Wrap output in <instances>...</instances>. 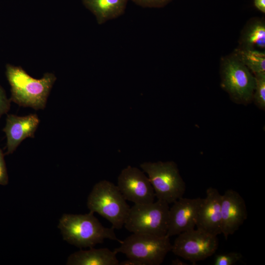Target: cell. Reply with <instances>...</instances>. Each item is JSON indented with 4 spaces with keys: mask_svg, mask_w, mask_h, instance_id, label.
<instances>
[{
    "mask_svg": "<svg viewBox=\"0 0 265 265\" xmlns=\"http://www.w3.org/2000/svg\"><path fill=\"white\" fill-rule=\"evenodd\" d=\"M5 75L11 87V102L35 110L45 108L51 90L56 78L45 73L40 79L30 76L22 68L6 65Z\"/></svg>",
    "mask_w": 265,
    "mask_h": 265,
    "instance_id": "cell-1",
    "label": "cell"
},
{
    "mask_svg": "<svg viewBox=\"0 0 265 265\" xmlns=\"http://www.w3.org/2000/svg\"><path fill=\"white\" fill-rule=\"evenodd\" d=\"M58 227L64 240L79 248L93 247L105 239L120 243L122 241L117 238L113 227L103 226L91 212L84 214H64Z\"/></svg>",
    "mask_w": 265,
    "mask_h": 265,
    "instance_id": "cell-2",
    "label": "cell"
},
{
    "mask_svg": "<svg viewBox=\"0 0 265 265\" xmlns=\"http://www.w3.org/2000/svg\"><path fill=\"white\" fill-rule=\"evenodd\" d=\"M87 206L108 221L114 229L124 225L130 207L117 186L107 180L96 184L88 195Z\"/></svg>",
    "mask_w": 265,
    "mask_h": 265,
    "instance_id": "cell-3",
    "label": "cell"
},
{
    "mask_svg": "<svg viewBox=\"0 0 265 265\" xmlns=\"http://www.w3.org/2000/svg\"><path fill=\"white\" fill-rule=\"evenodd\" d=\"M220 74L221 85L233 101L247 104L253 100L254 75L235 52L221 59Z\"/></svg>",
    "mask_w": 265,
    "mask_h": 265,
    "instance_id": "cell-4",
    "label": "cell"
},
{
    "mask_svg": "<svg viewBox=\"0 0 265 265\" xmlns=\"http://www.w3.org/2000/svg\"><path fill=\"white\" fill-rule=\"evenodd\" d=\"M169 210V204L159 200L148 204H134L129 210L124 226L132 233L166 236Z\"/></svg>",
    "mask_w": 265,
    "mask_h": 265,
    "instance_id": "cell-5",
    "label": "cell"
},
{
    "mask_svg": "<svg viewBox=\"0 0 265 265\" xmlns=\"http://www.w3.org/2000/svg\"><path fill=\"white\" fill-rule=\"evenodd\" d=\"M120 246L114 249L117 254H124L128 258L141 262L143 265L161 264L171 251L170 237L147 234H135L122 240Z\"/></svg>",
    "mask_w": 265,
    "mask_h": 265,
    "instance_id": "cell-6",
    "label": "cell"
},
{
    "mask_svg": "<svg viewBox=\"0 0 265 265\" xmlns=\"http://www.w3.org/2000/svg\"><path fill=\"white\" fill-rule=\"evenodd\" d=\"M140 166L148 174L158 200L170 204L183 197L185 183L174 162H146Z\"/></svg>",
    "mask_w": 265,
    "mask_h": 265,
    "instance_id": "cell-7",
    "label": "cell"
},
{
    "mask_svg": "<svg viewBox=\"0 0 265 265\" xmlns=\"http://www.w3.org/2000/svg\"><path fill=\"white\" fill-rule=\"evenodd\" d=\"M177 236L171 251L193 265L212 256L218 248L217 236L197 228Z\"/></svg>",
    "mask_w": 265,
    "mask_h": 265,
    "instance_id": "cell-8",
    "label": "cell"
},
{
    "mask_svg": "<svg viewBox=\"0 0 265 265\" xmlns=\"http://www.w3.org/2000/svg\"><path fill=\"white\" fill-rule=\"evenodd\" d=\"M117 186L125 199L134 204L154 202L155 194L149 179L137 168L128 166L123 169L118 177Z\"/></svg>",
    "mask_w": 265,
    "mask_h": 265,
    "instance_id": "cell-9",
    "label": "cell"
},
{
    "mask_svg": "<svg viewBox=\"0 0 265 265\" xmlns=\"http://www.w3.org/2000/svg\"><path fill=\"white\" fill-rule=\"evenodd\" d=\"M203 198L182 197L169 208L166 235L177 236L181 233L195 229L199 209Z\"/></svg>",
    "mask_w": 265,
    "mask_h": 265,
    "instance_id": "cell-10",
    "label": "cell"
},
{
    "mask_svg": "<svg viewBox=\"0 0 265 265\" xmlns=\"http://www.w3.org/2000/svg\"><path fill=\"white\" fill-rule=\"evenodd\" d=\"M247 218L243 198L237 191L227 190L222 195L221 201V231L226 240L238 230Z\"/></svg>",
    "mask_w": 265,
    "mask_h": 265,
    "instance_id": "cell-11",
    "label": "cell"
},
{
    "mask_svg": "<svg viewBox=\"0 0 265 265\" xmlns=\"http://www.w3.org/2000/svg\"><path fill=\"white\" fill-rule=\"evenodd\" d=\"M222 197L216 188H207L198 212L196 228L216 236L222 234Z\"/></svg>",
    "mask_w": 265,
    "mask_h": 265,
    "instance_id": "cell-12",
    "label": "cell"
},
{
    "mask_svg": "<svg viewBox=\"0 0 265 265\" xmlns=\"http://www.w3.org/2000/svg\"><path fill=\"white\" fill-rule=\"evenodd\" d=\"M39 123V117L35 114L24 116L7 114L2 129L6 137L7 151L5 155L12 154L25 139L34 137Z\"/></svg>",
    "mask_w": 265,
    "mask_h": 265,
    "instance_id": "cell-13",
    "label": "cell"
},
{
    "mask_svg": "<svg viewBox=\"0 0 265 265\" xmlns=\"http://www.w3.org/2000/svg\"><path fill=\"white\" fill-rule=\"evenodd\" d=\"M117 253L107 248L80 250L68 258L67 265H118Z\"/></svg>",
    "mask_w": 265,
    "mask_h": 265,
    "instance_id": "cell-14",
    "label": "cell"
},
{
    "mask_svg": "<svg viewBox=\"0 0 265 265\" xmlns=\"http://www.w3.org/2000/svg\"><path fill=\"white\" fill-rule=\"evenodd\" d=\"M129 0H82L95 16L98 24L118 18L123 14Z\"/></svg>",
    "mask_w": 265,
    "mask_h": 265,
    "instance_id": "cell-15",
    "label": "cell"
},
{
    "mask_svg": "<svg viewBox=\"0 0 265 265\" xmlns=\"http://www.w3.org/2000/svg\"><path fill=\"white\" fill-rule=\"evenodd\" d=\"M239 48L263 51L265 49V23L263 19L250 20L242 30Z\"/></svg>",
    "mask_w": 265,
    "mask_h": 265,
    "instance_id": "cell-16",
    "label": "cell"
},
{
    "mask_svg": "<svg viewBox=\"0 0 265 265\" xmlns=\"http://www.w3.org/2000/svg\"><path fill=\"white\" fill-rule=\"evenodd\" d=\"M234 52L253 75L265 72L264 52L239 48L236 49Z\"/></svg>",
    "mask_w": 265,
    "mask_h": 265,
    "instance_id": "cell-17",
    "label": "cell"
},
{
    "mask_svg": "<svg viewBox=\"0 0 265 265\" xmlns=\"http://www.w3.org/2000/svg\"><path fill=\"white\" fill-rule=\"evenodd\" d=\"M255 86L253 94L254 100L256 106L260 109L265 108V72L256 74Z\"/></svg>",
    "mask_w": 265,
    "mask_h": 265,
    "instance_id": "cell-18",
    "label": "cell"
},
{
    "mask_svg": "<svg viewBox=\"0 0 265 265\" xmlns=\"http://www.w3.org/2000/svg\"><path fill=\"white\" fill-rule=\"evenodd\" d=\"M242 257L241 253L236 252L219 254L215 255L213 264L214 265H234Z\"/></svg>",
    "mask_w": 265,
    "mask_h": 265,
    "instance_id": "cell-19",
    "label": "cell"
},
{
    "mask_svg": "<svg viewBox=\"0 0 265 265\" xmlns=\"http://www.w3.org/2000/svg\"><path fill=\"white\" fill-rule=\"evenodd\" d=\"M143 7L159 8L167 5L172 0H129Z\"/></svg>",
    "mask_w": 265,
    "mask_h": 265,
    "instance_id": "cell-20",
    "label": "cell"
},
{
    "mask_svg": "<svg viewBox=\"0 0 265 265\" xmlns=\"http://www.w3.org/2000/svg\"><path fill=\"white\" fill-rule=\"evenodd\" d=\"M11 100L7 96L6 92L0 85V120L1 117L8 113L10 109Z\"/></svg>",
    "mask_w": 265,
    "mask_h": 265,
    "instance_id": "cell-21",
    "label": "cell"
},
{
    "mask_svg": "<svg viewBox=\"0 0 265 265\" xmlns=\"http://www.w3.org/2000/svg\"><path fill=\"white\" fill-rule=\"evenodd\" d=\"M4 155L0 147V185L2 186L7 185L9 181Z\"/></svg>",
    "mask_w": 265,
    "mask_h": 265,
    "instance_id": "cell-22",
    "label": "cell"
},
{
    "mask_svg": "<svg viewBox=\"0 0 265 265\" xmlns=\"http://www.w3.org/2000/svg\"><path fill=\"white\" fill-rule=\"evenodd\" d=\"M118 265H143V264L135 259L128 258L127 260L119 262Z\"/></svg>",
    "mask_w": 265,
    "mask_h": 265,
    "instance_id": "cell-23",
    "label": "cell"
},
{
    "mask_svg": "<svg viewBox=\"0 0 265 265\" xmlns=\"http://www.w3.org/2000/svg\"><path fill=\"white\" fill-rule=\"evenodd\" d=\"M254 4L257 9L265 13V0H254Z\"/></svg>",
    "mask_w": 265,
    "mask_h": 265,
    "instance_id": "cell-24",
    "label": "cell"
},
{
    "mask_svg": "<svg viewBox=\"0 0 265 265\" xmlns=\"http://www.w3.org/2000/svg\"><path fill=\"white\" fill-rule=\"evenodd\" d=\"M171 264L173 265H188V264H186L179 259L173 260Z\"/></svg>",
    "mask_w": 265,
    "mask_h": 265,
    "instance_id": "cell-25",
    "label": "cell"
}]
</instances>
